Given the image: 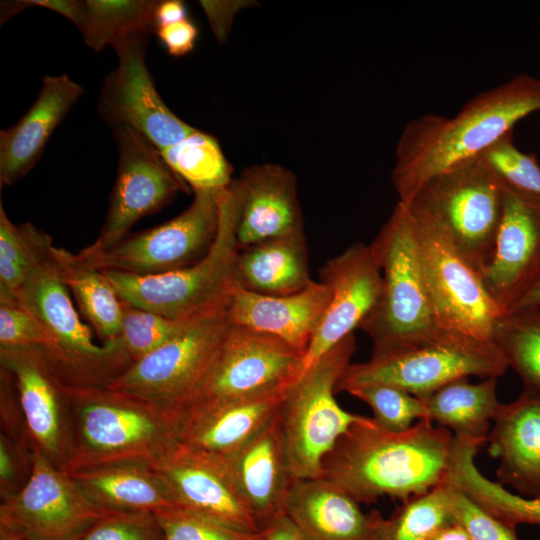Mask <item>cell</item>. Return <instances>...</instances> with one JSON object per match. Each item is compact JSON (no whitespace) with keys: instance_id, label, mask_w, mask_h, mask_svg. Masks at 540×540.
<instances>
[{"instance_id":"obj_50","label":"cell","mask_w":540,"mask_h":540,"mask_svg":"<svg viewBox=\"0 0 540 540\" xmlns=\"http://www.w3.org/2000/svg\"><path fill=\"white\" fill-rule=\"evenodd\" d=\"M262 532L265 540H304L286 514L276 518Z\"/></svg>"},{"instance_id":"obj_31","label":"cell","mask_w":540,"mask_h":540,"mask_svg":"<svg viewBox=\"0 0 540 540\" xmlns=\"http://www.w3.org/2000/svg\"><path fill=\"white\" fill-rule=\"evenodd\" d=\"M52 256L58 273L73 293L81 313L90 322L102 344L119 338L123 303L103 272L82 263L75 254L56 246Z\"/></svg>"},{"instance_id":"obj_27","label":"cell","mask_w":540,"mask_h":540,"mask_svg":"<svg viewBox=\"0 0 540 540\" xmlns=\"http://www.w3.org/2000/svg\"><path fill=\"white\" fill-rule=\"evenodd\" d=\"M285 514L304 540H376L378 512L364 513L360 503L323 477L295 480Z\"/></svg>"},{"instance_id":"obj_11","label":"cell","mask_w":540,"mask_h":540,"mask_svg":"<svg viewBox=\"0 0 540 540\" xmlns=\"http://www.w3.org/2000/svg\"><path fill=\"white\" fill-rule=\"evenodd\" d=\"M229 328L226 310L207 316L134 361L108 387L180 417L199 389Z\"/></svg>"},{"instance_id":"obj_9","label":"cell","mask_w":540,"mask_h":540,"mask_svg":"<svg viewBox=\"0 0 540 540\" xmlns=\"http://www.w3.org/2000/svg\"><path fill=\"white\" fill-rule=\"evenodd\" d=\"M354 334L333 347L287 389L279 408L284 449L295 479L322 477V463L337 441L363 416L335 399L338 380L351 364Z\"/></svg>"},{"instance_id":"obj_53","label":"cell","mask_w":540,"mask_h":540,"mask_svg":"<svg viewBox=\"0 0 540 540\" xmlns=\"http://www.w3.org/2000/svg\"><path fill=\"white\" fill-rule=\"evenodd\" d=\"M0 540H26V539L11 531L0 528Z\"/></svg>"},{"instance_id":"obj_19","label":"cell","mask_w":540,"mask_h":540,"mask_svg":"<svg viewBox=\"0 0 540 540\" xmlns=\"http://www.w3.org/2000/svg\"><path fill=\"white\" fill-rule=\"evenodd\" d=\"M493 300L510 309L540 280V200L504 184L491 258L480 274Z\"/></svg>"},{"instance_id":"obj_29","label":"cell","mask_w":540,"mask_h":540,"mask_svg":"<svg viewBox=\"0 0 540 540\" xmlns=\"http://www.w3.org/2000/svg\"><path fill=\"white\" fill-rule=\"evenodd\" d=\"M236 286L257 294L289 295L310 285L304 231L241 248Z\"/></svg>"},{"instance_id":"obj_47","label":"cell","mask_w":540,"mask_h":540,"mask_svg":"<svg viewBox=\"0 0 540 540\" xmlns=\"http://www.w3.org/2000/svg\"><path fill=\"white\" fill-rule=\"evenodd\" d=\"M155 33L166 51L174 57L190 53L198 37V29L189 19L159 27Z\"/></svg>"},{"instance_id":"obj_33","label":"cell","mask_w":540,"mask_h":540,"mask_svg":"<svg viewBox=\"0 0 540 540\" xmlns=\"http://www.w3.org/2000/svg\"><path fill=\"white\" fill-rule=\"evenodd\" d=\"M477 448L461 445L457 448L450 472V481L476 505L502 522L540 525V498L513 494L499 482L486 478L476 467Z\"/></svg>"},{"instance_id":"obj_46","label":"cell","mask_w":540,"mask_h":540,"mask_svg":"<svg viewBox=\"0 0 540 540\" xmlns=\"http://www.w3.org/2000/svg\"><path fill=\"white\" fill-rule=\"evenodd\" d=\"M1 432L13 442L33 446L13 375L0 367Z\"/></svg>"},{"instance_id":"obj_6","label":"cell","mask_w":540,"mask_h":540,"mask_svg":"<svg viewBox=\"0 0 540 540\" xmlns=\"http://www.w3.org/2000/svg\"><path fill=\"white\" fill-rule=\"evenodd\" d=\"M236 207L229 185L220 193V223L216 240L199 262L176 271L138 276L101 271L121 301L172 319H200L226 310L236 286L239 245Z\"/></svg>"},{"instance_id":"obj_40","label":"cell","mask_w":540,"mask_h":540,"mask_svg":"<svg viewBox=\"0 0 540 540\" xmlns=\"http://www.w3.org/2000/svg\"><path fill=\"white\" fill-rule=\"evenodd\" d=\"M481 156L505 185L540 200V164L534 154L516 147L513 131Z\"/></svg>"},{"instance_id":"obj_20","label":"cell","mask_w":540,"mask_h":540,"mask_svg":"<svg viewBox=\"0 0 540 540\" xmlns=\"http://www.w3.org/2000/svg\"><path fill=\"white\" fill-rule=\"evenodd\" d=\"M176 507L246 532H261L222 459L180 443L153 464Z\"/></svg>"},{"instance_id":"obj_32","label":"cell","mask_w":540,"mask_h":540,"mask_svg":"<svg viewBox=\"0 0 540 540\" xmlns=\"http://www.w3.org/2000/svg\"><path fill=\"white\" fill-rule=\"evenodd\" d=\"M158 0H81L75 24L85 44L95 52L131 36L155 33Z\"/></svg>"},{"instance_id":"obj_52","label":"cell","mask_w":540,"mask_h":540,"mask_svg":"<svg viewBox=\"0 0 540 540\" xmlns=\"http://www.w3.org/2000/svg\"><path fill=\"white\" fill-rule=\"evenodd\" d=\"M433 540H471L467 532L457 523L442 529Z\"/></svg>"},{"instance_id":"obj_17","label":"cell","mask_w":540,"mask_h":540,"mask_svg":"<svg viewBox=\"0 0 540 540\" xmlns=\"http://www.w3.org/2000/svg\"><path fill=\"white\" fill-rule=\"evenodd\" d=\"M0 367L14 377L31 439L65 471L73 450V419L67 384L39 347H0Z\"/></svg>"},{"instance_id":"obj_34","label":"cell","mask_w":540,"mask_h":540,"mask_svg":"<svg viewBox=\"0 0 540 540\" xmlns=\"http://www.w3.org/2000/svg\"><path fill=\"white\" fill-rule=\"evenodd\" d=\"M454 523L447 481L404 500L389 518L378 513L376 540H433Z\"/></svg>"},{"instance_id":"obj_41","label":"cell","mask_w":540,"mask_h":540,"mask_svg":"<svg viewBox=\"0 0 540 540\" xmlns=\"http://www.w3.org/2000/svg\"><path fill=\"white\" fill-rule=\"evenodd\" d=\"M154 514L164 540H265L263 532L239 530L179 507Z\"/></svg>"},{"instance_id":"obj_10","label":"cell","mask_w":540,"mask_h":540,"mask_svg":"<svg viewBox=\"0 0 540 540\" xmlns=\"http://www.w3.org/2000/svg\"><path fill=\"white\" fill-rule=\"evenodd\" d=\"M221 190H196L189 207L154 228L127 236L96 253L80 251L76 257L99 271L138 276L158 275L189 267L202 260L213 246L220 223Z\"/></svg>"},{"instance_id":"obj_24","label":"cell","mask_w":540,"mask_h":540,"mask_svg":"<svg viewBox=\"0 0 540 540\" xmlns=\"http://www.w3.org/2000/svg\"><path fill=\"white\" fill-rule=\"evenodd\" d=\"M68 75H46L40 92L23 117L0 131V188L25 177L42 157L57 126L83 95Z\"/></svg>"},{"instance_id":"obj_2","label":"cell","mask_w":540,"mask_h":540,"mask_svg":"<svg viewBox=\"0 0 540 540\" xmlns=\"http://www.w3.org/2000/svg\"><path fill=\"white\" fill-rule=\"evenodd\" d=\"M455 437L421 419L391 432L363 416L337 441L322 463V477L358 503L389 496L402 501L449 480Z\"/></svg>"},{"instance_id":"obj_16","label":"cell","mask_w":540,"mask_h":540,"mask_svg":"<svg viewBox=\"0 0 540 540\" xmlns=\"http://www.w3.org/2000/svg\"><path fill=\"white\" fill-rule=\"evenodd\" d=\"M148 38L131 36L113 46L117 66L103 82L97 110L109 128L129 126L161 151L196 128L177 117L157 92L146 64Z\"/></svg>"},{"instance_id":"obj_37","label":"cell","mask_w":540,"mask_h":540,"mask_svg":"<svg viewBox=\"0 0 540 540\" xmlns=\"http://www.w3.org/2000/svg\"><path fill=\"white\" fill-rule=\"evenodd\" d=\"M34 228L14 224L0 203V303L19 304L34 263Z\"/></svg>"},{"instance_id":"obj_23","label":"cell","mask_w":540,"mask_h":540,"mask_svg":"<svg viewBox=\"0 0 540 540\" xmlns=\"http://www.w3.org/2000/svg\"><path fill=\"white\" fill-rule=\"evenodd\" d=\"M330 298L328 286L312 282L289 295H263L235 286L226 307L230 324L275 337L303 352Z\"/></svg>"},{"instance_id":"obj_22","label":"cell","mask_w":540,"mask_h":540,"mask_svg":"<svg viewBox=\"0 0 540 540\" xmlns=\"http://www.w3.org/2000/svg\"><path fill=\"white\" fill-rule=\"evenodd\" d=\"M278 412L255 436L224 460L261 532L285 514L290 490L297 480L287 460Z\"/></svg>"},{"instance_id":"obj_26","label":"cell","mask_w":540,"mask_h":540,"mask_svg":"<svg viewBox=\"0 0 540 540\" xmlns=\"http://www.w3.org/2000/svg\"><path fill=\"white\" fill-rule=\"evenodd\" d=\"M286 391L191 407L180 415L179 442L192 451L225 460L275 416Z\"/></svg>"},{"instance_id":"obj_39","label":"cell","mask_w":540,"mask_h":540,"mask_svg":"<svg viewBox=\"0 0 540 540\" xmlns=\"http://www.w3.org/2000/svg\"><path fill=\"white\" fill-rule=\"evenodd\" d=\"M365 402L373 412L374 421L383 429L401 432L425 419L423 400L407 391L387 384H368L348 391Z\"/></svg>"},{"instance_id":"obj_38","label":"cell","mask_w":540,"mask_h":540,"mask_svg":"<svg viewBox=\"0 0 540 540\" xmlns=\"http://www.w3.org/2000/svg\"><path fill=\"white\" fill-rule=\"evenodd\" d=\"M122 303L123 316L119 339L132 363L203 319H172L123 301Z\"/></svg>"},{"instance_id":"obj_43","label":"cell","mask_w":540,"mask_h":540,"mask_svg":"<svg viewBox=\"0 0 540 540\" xmlns=\"http://www.w3.org/2000/svg\"><path fill=\"white\" fill-rule=\"evenodd\" d=\"M79 540H164V535L154 513L112 510Z\"/></svg>"},{"instance_id":"obj_18","label":"cell","mask_w":540,"mask_h":540,"mask_svg":"<svg viewBox=\"0 0 540 540\" xmlns=\"http://www.w3.org/2000/svg\"><path fill=\"white\" fill-rule=\"evenodd\" d=\"M320 279L330 298L305 353L303 372L360 328L382 289L381 269L370 245L361 242L329 259L320 269Z\"/></svg>"},{"instance_id":"obj_4","label":"cell","mask_w":540,"mask_h":540,"mask_svg":"<svg viewBox=\"0 0 540 540\" xmlns=\"http://www.w3.org/2000/svg\"><path fill=\"white\" fill-rule=\"evenodd\" d=\"M370 248L382 273L379 299L361 324L371 355H382L436 333L418 238L407 207L398 201Z\"/></svg>"},{"instance_id":"obj_12","label":"cell","mask_w":540,"mask_h":540,"mask_svg":"<svg viewBox=\"0 0 540 540\" xmlns=\"http://www.w3.org/2000/svg\"><path fill=\"white\" fill-rule=\"evenodd\" d=\"M304 356L275 337L230 324L216 358L182 413L191 407L286 391L302 374Z\"/></svg>"},{"instance_id":"obj_25","label":"cell","mask_w":540,"mask_h":540,"mask_svg":"<svg viewBox=\"0 0 540 540\" xmlns=\"http://www.w3.org/2000/svg\"><path fill=\"white\" fill-rule=\"evenodd\" d=\"M486 441L499 460L497 482L540 498V392L524 389L512 403H501Z\"/></svg>"},{"instance_id":"obj_42","label":"cell","mask_w":540,"mask_h":540,"mask_svg":"<svg viewBox=\"0 0 540 540\" xmlns=\"http://www.w3.org/2000/svg\"><path fill=\"white\" fill-rule=\"evenodd\" d=\"M55 345L46 326L25 307L0 303V347H39L50 355Z\"/></svg>"},{"instance_id":"obj_44","label":"cell","mask_w":540,"mask_h":540,"mask_svg":"<svg viewBox=\"0 0 540 540\" xmlns=\"http://www.w3.org/2000/svg\"><path fill=\"white\" fill-rule=\"evenodd\" d=\"M449 498L455 522L471 540H517L515 527L484 511L450 481Z\"/></svg>"},{"instance_id":"obj_15","label":"cell","mask_w":540,"mask_h":540,"mask_svg":"<svg viewBox=\"0 0 540 540\" xmlns=\"http://www.w3.org/2000/svg\"><path fill=\"white\" fill-rule=\"evenodd\" d=\"M110 511L94 504L69 473L35 446L28 483L17 495L1 501L0 528L26 540H79Z\"/></svg>"},{"instance_id":"obj_8","label":"cell","mask_w":540,"mask_h":540,"mask_svg":"<svg viewBox=\"0 0 540 540\" xmlns=\"http://www.w3.org/2000/svg\"><path fill=\"white\" fill-rule=\"evenodd\" d=\"M503 195L504 183L480 155L433 176L403 204L427 217L481 274L493 252Z\"/></svg>"},{"instance_id":"obj_30","label":"cell","mask_w":540,"mask_h":540,"mask_svg":"<svg viewBox=\"0 0 540 540\" xmlns=\"http://www.w3.org/2000/svg\"><path fill=\"white\" fill-rule=\"evenodd\" d=\"M496 386L497 378L479 383H470L468 377L453 380L422 399L425 419L456 437L483 444L501 406Z\"/></svg>"},{"instance_id":"obj_14","label":"cell","mask_w":540,"mask_h":540,"mask_svg":"<svg viewBox=\"0 0 540 540\" xmlns=\"http://www.w3.org/2000/svg\"><path fill=\"white\" fill-rule=\"evenodd\" d=\"M118 150L117 173L98 238L85 253L118 244L141 218L157 213L188 185L168 166L160 150L129 126L110 128Z\"/></svg>"},{"instance_id":"obj_49","label":"cell","mask_w":540,"mask_h":540,"mask_svg":"<svg viewBox=\"0 0 540 540\" xmlns=\"http://www.w3.org/2000/svg\"><path fill=\"white\" fill-rule=\"evenodd\" d=\"M185 19L188 18L187 9L183 1L164 0L158 2L154 14L156 29Z\"/></svg>"},{"instance_id":"obj_51","label":"cell","mask_w":540,"mask_h":540,"mask_svg":"<svg viewBox=\"0 0 540 540\" xmlns=\"http://www.w3.org/2000/svg\"><path fill=\"white\" fill-rule=\"evenodd\" d=\"M533 308H540V280L507 311H518Z\"/></svg>"},{"instance_id":"obj_35","label":"cell","mask_w":540,"mask_h":540,"mask_svg":"<svg viewBox=\"0 0 540 540\" xmlns=\"http://www.w3.org/2000/svg\"><path fill=\"white\" fill-rule=\"evenodd\" d=\"M168 166L193 190H222L232 181V166L218 140L196 129L182 141L161 150Z\"/></svg>"},{"instance_id":"obj_1","label":"cell","mask_w":540,"mask_h":540,"mask_svg":"<svg viewBox=\"0 0 540 540\" xmlns=\"http://www.w3.org/2000/svg\"><path fill=\"white\" fill-rule=\"evenodd\" d=\"M540 111V78L518 74L465 103L453 117L424 114L410 120L395 149L391 173L406 203L433 176L480 156L528 115Z\"/></svg>"},{"instance_id":"obj_48","label":"cell","mask_w":540,"mask_h":540,"mask_svg":"<svg viewBox=\"0 0 540 540\" xmlns=\"http://www.w3.org/2000/svg\"><path fill=\"white\" fill-rule=\"evenodd\" d=\"M210 26L220 42L228 34L234 15L241 5L230 1H200Z\"/></svg>"},{"instance_id":"obj_5","label":"cell","mask_w":540,"mask_h":540,"mask_svg":"<svg viewBox=\"0 0 540 540\" xmlns=\"http://www.w3.org/2000/svg\"><path fill=\"white\" fill-rule=\"evenodd\" d=\"M34 263L19 304L37 317L55 340L48 355L69 386H109L132 361L120 339L97 345L80 320L52 256V238L34 229Z\"/></svg>"},{"instance_id":"obj_7","label":"cell","mask_w":540,"mask_h":540,"mask_svg":"<svg viewBox=\"0 0 540 540\" xmlns=\"http://www.w3.org/2000/svg\"><path fill=\"white\" fill-rule=\"evenodd\" d=\"M508 367L493 342L441 328L392 352L350 364L335 391L387 384L423 399L453 380L469 376L498 378Z\"/></svg>"},{"instance_id":"obj_28","label":"cell","mask_w":540,"mask_h":540,"mask_svg":"<svg viewBox=\"0 0 540 540\" xmlns=\"http://www.w3.org/2000/svg\"><path fill=\"white\" fill-rule=\"evenodd\" d=\"M97 506L114 511L156 513L176 507L153 464L123 461L69 473Z\"/></svg>"},{"instance_id":"obj_21","label":"cell","mask_w":540,"mask_h":540,"mask_svg":"<svg viewBox=\"0 0 540 540\" xmlns=\"http://www.w3.org/2000/svg\"><path fill=\"white\" fill-rule=\"evenodd\" d=\"M229 187L236 207L239 248L303 230L294 174L278 164L246 168Z\"/></svg>"},{"instance_id":"obj_36","label":"cell","mask_w":540,"mask_h":540,"mask_svg":"<svg viewBox=\"0 0 540 540\" xmlns=\"http://www.w3.org/2000/svg\"><path fill=\"white\" fill-rule=\"evenodd\" d=\"M492 342L520 376L524 389L540 392V308L503 312Z\"/></svg>"},{"instance_id":"obj_3","label":"cell","mask_w":540,"mask_h":540,"mask_svg":"<svg viewBox=\"0 0 540 540\" xmlns=\"http://www.w3.org/2000/svg\"><path fill=\"white\" fill-rule=\"evenodd\" d=\"M73 419L67 473L99 465L157 463L179 442L180 417L108 386H66Z\"/></svg>"},{"instance_id":"obj_13","label":"cell","mask_w":540,"mask_h":540,"mask_svg":"<svg viewBox=\"0 0 540 540\" xmlns=\"http://www.w3.org/2000/svg\"><path fill=\"white\" fill-rule=\"evenodd\" d=\"M407 209L416 230L425 279L439 325L492 342L503 310L487 292L480 274L427 217Z\"/></svg>"},{"instance_id":"obj_45","label":"cell","mask_w":540,"mask_h":540,"mask_svg":"<svg viewBox=\"0 0 540 540\" xmlns=\"http://www.w3.org/2000/svg\"><path fill=\"white\" fill-rule=\"evenodd\" d=\"M33 446L17 444L0 433V497L1 501L17 495L28 483L34 459Z\"/></svg>"}]
</instances>
